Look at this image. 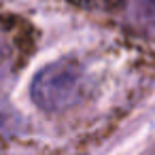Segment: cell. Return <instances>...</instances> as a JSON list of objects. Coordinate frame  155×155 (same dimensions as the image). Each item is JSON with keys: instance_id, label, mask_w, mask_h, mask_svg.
<instances>
[{"instance_id": "cell-3", "label": "cell", "mask_w": 155, "mask_h": 155, "mask_svg": "<svg viewBox=\"0 0 155 155\" xmlns=\"http://www.w3.org/2000/svg\"><path fill=\"white\" fill-rule=\"evenodd\" d=\"M15 26L0 21V66L13 62L17 55V38H15Z\"/></svg>"}, {"instance_id": "cell-1", "label": "cell", "mask_w": 155, "mask_h": 155, "mask_svg": "<svg viewBox=\"0 0 155 155\" xmlns=\"http://www.w3.org/2000/svg\"><path fill=\"white\" fill-rule=\"evenodd\" d=\"M87 94L85 68L72 60L62 58L47 64L30 83V96L34 104L45 113H62L79 104Z\"/></svg>"}, {"instance_id": "cell-4", "label": "cell", "mask_w": 155, "mask_h": 155, "mask_svg": "<svg viewBox=\"0 0 155 155\" xmlns=\"http://www.w3.org/2000/svg\"><path fill=\"white\" fill-rule=\"evenodd\" d=\"M70 5L81 7L85 11H117L125 0H68Z\"/></svg>"}, {"instance_id": "cell-2", "label": "cell", "mask_w": 155, "mask_h": 155, "mask_svg": "<svg viewBox=\"0 0 155 155\" xmlns=\"http://www.w3.org/2000/svg\"><path fill=\"white\" fill-rule=\"evenodd\" d=\"M132 19L147 36L155 38V0H132Z\"/></svg>"}, {"instance_id": "cell-5", "label": "cell", "mask_w": 155, "mask_h": 155, "mask_svg": "<svg viewBox=\"0 0 155 155\" xmlns=\"http://www.w3.org/2000/svg\"><path fill=\"white\" fill-rule=\"evenodd\" d=\"M17 125H19V117L13 110H9L5 104H0V138L13 136L17 132Z\"/></svg>"}]
</instances>
